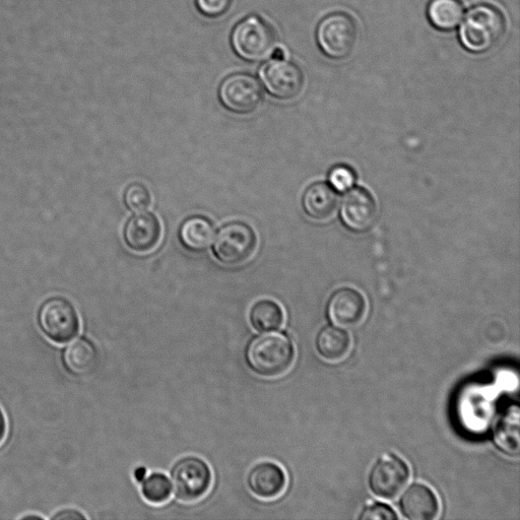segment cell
I'll list each match as a JSON object with an SVG mask.
<instances>
[{"label":"cell","mask_w":520,"mask_h":520,"mask_svg":"<svg viewBox=\"0 0 520 520\" xmlns=\"http://www.w3.org/2000/svg\"><path fill=\"white\" fill-rule=\"evenodd\" d=\"M295 347L284 333L252 337L244 349V361L256 375L277 377L286 373L295 360Z\"/></svg>","instance_id":"6da1fadb"},{"label":"cell","mask_w":520,"mask_h":520,"mask_svg":"<svg viewBox=\"0 0 520 520\" xmlns=\"http://www.w3.org/2000/svg\"><path fill=\"white\" fill-rule=\"evenodd\" d=\"M503 13L492 5L474 7L466 15L460 29V41L471 53L482 54L496 47L506 32Z\"/></svg>","instance_id":"7a4b0ae2"},{"label":"cell","mask_w":520,"mask_h":520,"mask_svg":"<svg viewBox=\"0 0 520 520\" xmlns=\"http://www.w3.org/2000/svg\"><path fill=\"white\" fill-rule=\"evenodd\" d=\"M37 321L42 334L58 345L72 342L81 332V318L76 306L62 296L46 299L39 307Z\"/></svg>","instance_id":"3957f363"},{"label":"cell","mask_w":520,"mask_h":520,"mask_svg":"<svg viewBox=\"0 0 520 520\" xmlns=\"http://www.w3.org/2000/svg\"><path fill=\"white\" fill-rule=\"evenodd\" d=\"M172 490L184 503L204 498L213 484V472L206 461L195 455L179 459L170 470Z\"/></svg>","instance_id":"277c9868"},{"label":"cell","mask_w":520,"mask_h":520,"mask_svg":"<svg viewBox=\"0 0 520 520\" xmlns=\"http://www.w3.org/2000/svg\"><path fill=\"white\" fill-rule=\"evenodd\" d=\"M231 43L238 56L257 62L272 56L276 50L277 38L274 29L267 22L251 16L235 27Z\"/></svg>","instance_id":"5b68a950"},{"label":"cell","mask_w":520,"mask_h":520,"mask_svg":"<svg viewBox=\"0 0 520 520\" xmlns=\"http://www.w3.org/2000/svg\"><path fill=\"white\" fill-rule=\"evenodd\" d=\"M213 241V254L218 262L228 267L247 262L257 247L255 230L242 221L225 224Z\"/></svg>","instance_id":"8992f818"},{"label":"cell","mask_w":520,"mask_h":520,"mask_svg":"<svg viewBox=\"0 0 520 520\" xmlns=\"http://www.w3.org/2000/svg\"><path fill=\"white\" fill-rule=\"evenodd\" d=\"M358 27L348 14L337 12L325 17L318 25L316 40L325 56L342 60L349 57L357 43Z\"/></svg>","instance_id":"52a82bcc"},{"label":"cell","mask_w":520,"mask_h":520,"mask_svg":"<svg viewBox=\"0 0 520 520\" xmlns=\"http://www.w3.org/2000/svg\"><path fill=\"white\" fill-rule=\"evenodd\" d=\"M218 96L221 105L227 111L237 115H248L263 102L264 92L254 77L235 74L222 82Z\"/></svg>","instance_id":"ba28073f"},{"label":"cell","mask_w":520,"mask_h":520,"mask_svg":"<svg viewBox=\"0 0 520 520\" xmlns=\"http://www.w3.org/2000/svg\"><path fill=\"white\" fill-rule=\"evenodd\" d=\"M260 78L268 93L279 100L298 97L304 87V75L297 64L274 58L260 71Z\"/></svg>","instance_id":"9c48e42d"},{"label":"cell","mask_w":520,"mask_h":520,"mask_svg":"<svg viewBox=\"0 0 520 520\" xmlns=\"http://www.w3.org/2000/svg\"><path fill=\"white\" fill-rule=\"evenodd\" d=\"M410 470L407 464L394 454H386L373 466L369 475L371 491L383 499L397 497L407 485Z\"/></svg>","instance_id":"30bf717a"},{"label":"cell","mask_w":520,"mask_h":520,"mask_svg":"<svg viewBox=\"0 0 520 520\" xmlns=\"http://www.w3.org/2000/svg\"><path fill=\"white\" fill-rule=\"evenodd\" d=\"M344 224L354 232H366L377 219L373 195L363 187L351 189L344 197L341 209Z\"/></svg>","instance_id":"8fae6325"},{"label":"cell","mask_w":520,"mask_h":520,"mask_svg":"<svg viewBox=\"0 0 520 520\" xmlns=\"http://www.w3.org/2000/svg\"><path fill=\"white\" fill-rule=\"evenodd\" d=\"M162 224L150 212H140L130 217L123 228V240L129 249L138 253L150 252L162 238Z\"/></svg>","instance_id":"7c38bea8"},{"label":"cell","mask_w":520,"mask_h":520,"mask_svg":"<svg viewBox=\"0 0 520 520\" xmlns=\"http://www.w3.org/2000/svg\"><path fill=\"white\" fill-rule=\"evenodd\" d=\"M246 483L255 497L271 500L283 494L288 479L285 471L278 464L260 462L250 469Z\"/></svg>","instance_id":"4fadbf2b"},{"label":"cell","mask_w":520,"mask_h":520,"mask_svg":"<svg viewBox=\"0 0 520 520\" xmlns=\"http://www.w3.org/2000/svg\"><path fill=\"white\" fill-rule=\"evenodd\" d=\"M367 303L364 296L352 288L336 291L328 304L331 320L340 327L352 328L365 317Z\"/></svg>","instance_id":"5bb4252c"},{"label":"cell","mask_w":520,"mask_h":520,"mask_svg":"<svg viewBox=\"0 0 520 520\" xmlns=\"http://www.w3.org/2000/svg\"><path fill=\"white\" fill-rule=\"evenodd\" d=\"M100 361V352L96 344L87 337H80L62 352V364L65 370L75 377L92 374Z\"/></svg>","instance_id":"9a60e30c"},{"label":"cell","mask_w":520,"mask_h":520,"mask_svg":"<svg viewBox=\"0 0 520 520\" xmlns=\"http://www.w3.org/2000/svg\"><path fill=\"white\" fill-rule=\"evenodd\" d=\"M405 517L411 520H431L437 517L440 505L437 496L428 486L413 484L400 502Z\"/></svg>","instance_id":"2e32d148"},{"label":"cell","mask_w":520,"mask_h":520,"mask_svg":"<svg viewBox=\"0 0 520 520\" xmlns=\"http://www.w3.org/2000/svg\"><path fill=\"white\" fill-rule=\"evenodd\" d=\"M339 203L337 192L325 182L309 185L302 195V208L306 215L317 221L330 219L336 212Z\"/></svg>","instance_id":"e0dca14e"},{"label":"cell","mask_w":520,"mask_h":520,"mask_svg":"<svg viewBox=\"0 0 520 520\" xmlns=\"http://www.w3.org/2000/svg\"><path fill=\"white\" fill-rule=\"evenodd\" d=\"M215 238L214 223L202 215L186 218L178 230V239L181 245L193 253L206 251Z\"/></svg>","instance_id":"ac0fdd59"},{"label":"cell","mask_w":520,"mask_h":520,"mask_svg":"<svg viewBox=\"0 0 520 520\" xmlns=\"http://www.w3.org/2000/svg\"><path fill=\"white\" fill-rule=\"evenodd\" d=\"M249 322L258 333H273L282 328L285 313L277 301L260 299L249 310Z\"/></svg>","instance_id":"d6986e66"},{"label":"cell","mask_w":520,"mask_h":520,"mask_svg":"<svg viewBox=\"0 0 520 520\" xmlns=\"http://www.w3.org/2000/svg\"><path fill=\"white\" fill-rule=\"evenodd\" d=\"M427 17L435 29L448 32L462 23L465 8L461 0H430Z\"/></svg>","instance_id":"ffe728a7"},{"label":"cell","mask_w":520,"mask_h":520,"mask_svg":"<svg viewBox=\"0 0 520 520\" xmlns=\"http://www.w3.org/2000/svg\"><path fill=\"white\" fill-rule=\"evenodd\" d=\"M351 337L336 327H325L316 337V350L325 360L336 362L343 360L350 352Z\"/></svg>","instance_id":"44dd1931"},{"label":"cell","mask_w":520,"mask_h":520,"mask_svg":"<svg viewBox=\"0 0 520 520\" xmlns=\"http://www.w3.org/2000/svg\"><path fill=\"white\" fill-rule=\"evenodd\" d=\"M494 441L510 457H518L519 454V409L517 406L509 407L499 419L495 431Z\"/></svg>","instance_id":"7402d4cb"},{"label":"cell","mask_w":520,"mask_h":520,"mask_svg":"<svg viewBox=\"0 0 520 520\" xmlns=\"http://www.w3.org/2000/svg\"><path fill=\"white\" fill-rule=\"evenodd\" d=\"M142 494L151 504H164L172 494L171 481L165 474L153 473L142 481Z\"/></svg>","instance_id":"603a6c76"},{"label":"cell","mask_w":520,"mask_h":520,"mask_svg":"<svg viewBox=\"0 0 520 520\" xmlns=\"http://www.w3.org/2000/svg\"><path fill=\"white\" fill-rule=\"evenodd\" d=\"M152 203V194L143 183L129 184L123 192V204L130 212H145L152 206Z\"/></svg>","instance_id":"cb8c5ba5"},{"label":"cell","mask_w":520,"mask_h":520,"mask_svg":"<svg viewBox=\"0 0 520 520\" xmlns=\"http://www.w3.org/2000/svg\"><path fill=\"white\" fill-rule=\"evenodd\" d=\"M330 181L333 187L339 191H346L356 182V174L350 167L339 165L332 169Z\"/></svg>","instance_id":"d4e9b609"},{"label":"cell","mask_w":520,"mask_h":520,"mask_svg":"<svg viewBox=\"0 0 520 520\" xmlns=\"http://www.w3.org/2000/svg\"><path fill=\"white\" fill-rule=\"evenodd\" d=\"M398 517L394 509L381 503L366 506L359 515L360 520H396Z\"/></svg>","instance_id":"484cf974"},{"label":"cell","mask_w":520,"mask_h":520,"mask_svg":"<svg viewBox=\"0 0 520 520\" xmlns=\"http://www.w3.org/2000/svg\"><path fill=\"white\" fill-rule=\"evenodd\" d=\"M232 4V0H197L200 12L209 18H219L225 15Z\"/></svg>","instance_id":"4316f807"},{"label":"cell","mask_w":520,"mask_h":520,"mask_svg":"<svg viewBox=\"0 0 520 520\" xmlns=\"http://www.w3.org/2000/svg\"><path fill=\"white\" fill-rule=\"evenodd\" d=\"M50 518L55 520H82L86 519L87 516L80 510L65 508L56 511Z\"/></svg>","instance_id":"83f0119b"},{"label":"cell","mask_w":520,"mask_h":520,"mask_svg":"<svg viewBox=\"0 0 520 520\" xmlns=\"http://www.w3.org/2000/svg\"><path fill=\"white\" fill-rule=\"evenodd\" d=\"M8 421L2 407H0V444H2L7 436Z\"/></svg>","instance_id":"f1b7e54d"},{"label":"cell","mask_w":520,"mask_h":520,"mask_svg":"<svg viewBox=\"0 0 520 520\" xmlns=\"http://www.w3.org/2000/svg\"><path fill=\"white\" fill-rule=\"evenodd\" d=\"M22 518H24V519H34V518H36V519H42V517L39 516V515H28V516H24V517H22Z\"/></svg>","instance_id":"f546056e"}]
</instances>
